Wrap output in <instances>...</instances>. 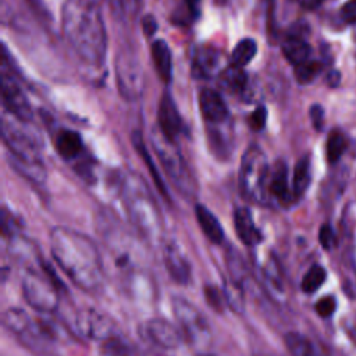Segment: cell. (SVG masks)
I'll use <instances>...</instances> for the list:
<instances>
[{
  "instance_id": "cell-1",
  "label": "cell",
  "mask_w": 356,
  "mask_h": 356,
  "mask_svg": "<svg viewBox=\"0 0 356 356\" xmlns=\"http://www.w3.org/2000/svg\"><path fill=\"white\" fill-rule=\"evenodd\" d=\"M51 256L71 281L85 291L96 289L103 280L102 256L95 242L82 232L54 227L50 232Z\"/></svg>"
},
{
  "instance_id": "cell-2",
  "label": "cell",
  "mask_w": 356,
  "mask_h": 356,
  "mask_svg": "<svg viewBox=\"0 0 356 356\" xmlns=\"http://www.w3.org/2000/svg\"><path fill=\"white\" fill-rule=\"evenodd\" d=\"M65 35L75 46L76 51L88 61H99L104 56L106 38L100 14L90 8H65Z\"/></svg>"
},
{
  "instance_id": "cell-3",
  "label": "cell",
  "mask_w": 356,
  "mask_h": 356,
  "mask_svg": "<svg viewBox=\"0 0 356 356\" xmlns=\"http://www.w3.org/2000/svg\"><path fill=\"white\" fill-rule=\"evenodd\" d=\"M270 175V167L261 149L252 145L242 156L239 167V188L242 195L254 202L264 204L268 202L267 182Z\"/></svg>"
},
{
  "instance_id": "cell-4",
  "label": "cell",
  "mask_w": 356,
  "mask_h": 356,
  "mask_svg": "<svg viewBox=\"0 0 356 356\" xmlns=\"http://www.w3.org/2000/svg\"><path fill=\"white\" fill-rule=\"evenodd\" d=\"M42 271L29 270L22 278V295L25 300L40 313H50L58 305V288H63L57 274L43 261Z\"/></svg>"
},
{
  "instance_id": "cell-5",
  "label": "cell",
  "mask_w": 356,
  "mask_h": 356,
  "mask_svg": "<svg viewBox=\"0 0 356 356\" xmlns=\"http://www.w3.org/2000/svg\"><path fill=\"white\" fill-rule=\"evenodd\" d=\"M172 310L188 341H191L192 343H202L207 341V338L210 337L207 321L191 302L182 298H174Z\"/></svg>"
},
{
  "instance_id": "cell-6",
  "label": "cell",
  "mask_w": 356,
  "mask_h": 356,
  "mask_svg": "<svg viewBox=\"0 0 356 356\" xmlns=\"http://www.w3.org/2000/svg\"><path fill=\"white\" fill-rule=\"evenodd\" d=\"M153 145L157 150V154L161 160V164L164 165L165 171L171 177V179L179 186L182 191H191V178L186 174L185 163L177 150L175 142H171L167 139L161 132H159L156 136L153 135Z\"/></svg>"
},
{
  "instance_id": "cell-7",
  "label": "cell",
  "mask_w": 356,
  "mask_h": 356,
  "mask_svg": "<svg viewBox=\"0 0 356 356\" xmlns=\"http://www.w3.org/2000/svg\"><path fill=\"white\" fill-rule=\"evenodd\" d=\"M117 83L120 92L127 99H135L142 93L143 72L138 58L132 54H118L115 61Z\"/></svg>"
},
{
  "instance_id": "cell-8",
  "label": "cell",
  "mask_w": 356,
  "mask_h": 356,
  "mask_svg": "<svg viewBox=\"0 0 356 356\" xmlns=\"http://www.w3.org/2000/svg\"><path fill=\"white\" fill-rule=\"evenodd\" d=\"M127 204L136 224L142 229H146L147 234H152L156 227V211L149 193L143 192V188L138 185H129Z\"/></svg>"
},
{
  "instance_id": "cell-9",
  "label": "cell",
  "mask_w": 356,
  "mask_h": 356,
  "mask_svg": "<svg viewBox=\"0 0 356 356\" xmlns=\"http://www.w3.org/2000/svg\"><path fill=\"white\" fill-rule=\"evenodd\" d=\"M140 335L150 343L161 349H174L181 343L178 328L164 318H152L145 321L139 330Z\"/></svg>"
},
{
  "instance_id": "cell-10",
  "label": "cell",
  "mask_w": 356,
  "mask_h": 356,
  "mask_svg": "<svg viewBox=\"0 0 356 356\" xmlns=\"http://www.w3.org/2000/svg\"><path fill=\"white\" fill-rule=\"evenodd\" d=\"M75 331L89 339H108L111 335V323L107 317L95 309H82L75 316Z\"/></svg>"
},
{
  "instance_id": "cell-11",
  "label": "cell",
  "mask_w": 356,
  "mask_h": 356,
  "mask_svg": "<svg viewBox=\"0 0 356 356\" xmlns=\"http://www.w3.org/2000/svg\"><path fill=\"white\" fill-rule=\"evenodd\" d=\"M1 97L4 107L17 118L29 122L33 117L31 104L21 88L8 76H1Z\"/></svg>"
},
{
  "instance_id": "cell-12",
  "label": "cell",
  "mask_w": 356,
  "mask_h": 356,
  "mask_svg": "<svg viewBox=\"0 0 356 356\" xmlns=\"http://www.w3.org/2000/svg\"><path fill=\"white\" fill-rule=\"evenodd\" d=\"M157 124L160 132L171 142H177L184 129V124L178 113V108L168 93H164L160 100L157 111Z\"/></svg>"
},
{
  "instance_id": "cell-13",
  "label": "cell",
  "mask_w": 356,
  "mask_h": 356,
  "mask_svg": "<svg viewBox=\"0 0 356 356\" xmlns=\"http://www.w3.org/2000/svg\"><path fill=\"white\" fill-rule=\"evenodd\" d=\"M165 268L170 277L179 285H186L191 280V263L175 243H168L164 250Z\"/></svg>"
},
{
  "instance_id": "cell-14",
  "label": "cell",
  "mask_w": 356,
  "mask_h": 356,
  "mask_svg": "<svg viewBox=\"0 0 356 356\" xmlns=\"http://www.w3.org/2000/svg\"><path fill=\"white\" fill-rule=\"evenodd\" d=\"M199 107L206 121L218 124L227 120L228 107L221 95L214 89H203L199 95Z\"/></svg>"
},
{
  "instance_id": "cell-15",
  "label": "cell",
  "mask_w": 356,
  "mask_h": 356,
  "mask_svg": "<svg viewBox=\"0 0 356 356\" xmlns=\"http://www.w3.org/2000/svg\"><path fill=\"white\" fill-rule=\"evenodd\" d=\"M234 225L239 241L246 246H257L263 236L253 221V216L248 207H236L234 211Z\"/></svg>"
},
{
  "instance_id": "cell-16",
  "label": "cell",
  "mask_w": 356,
  "mask_h": 356,
  "mask_svg": "<svg viewBox=\"0 0 356 356\" xmlns=\"http://www.w3.org/2000/svg\"><path fill=\"white\" fill-rule=\"evenodd\" d=\"M268 197H275L280 203L286 204L291 202L292 196L288 185V168L282 160H277L270 168L268 182H267Z\"/></svg>"
},
{
  "instance_id": "cell-17",
  "label": "cell",
  "mask_w": 356,
  "mask_h": 356,
  "mask_svg": "<svg viewBox=\"0 0 356 356\" xmlns=\"http://www.w3.org/2000/svg\"><path fill=\"white\" fill-rule=\"evenodd\" d=\"M150 51L157 75L164 83H170L172 76V57L167 42L163 39H157L156 42H153Z\"/></svg>"
},
{
  "instance_id": "cell-18",
  "label": "cell",
  "mask_w": 356,
  "mask_h": 356,
  "mask_svg": "<svg viewBox=\"0 0 356 356\" xmlns=\"http://www.w3.org/2000/svg\"><path fill=\"white\" fill-rule=\"evenodd\" d=\"M54 146L57 153L64 160H74L83 150V142L81 135L71 129H61L54 139Z\"/></svg>"
},
{
  "instance_id": "cell-19",
  "label": "cell",
  "mask_w": 356,
  "mask_h": 356,
  "mask_svg": "<svg viewBox=\"0 0 356 356\" xmlns=\"http://www.w3.org/2000/svg\"><path fill=\"white\" fill-rule=\"evenodd\" d=\"M195 213H196V220L203 234L206 235V238L211 243H216V245L221 243L224 239V229L220 221L217 220V217L204 204H196Z\"/></svg>"
},
{
  "instance_id": "cell-20",
  "label": "cell",
  "mask_w": 356,
  "mask_h": 356,
  "mask_svg": "<svg viewBox=\"0 0 356 356\" xmlns=\"http://www.w3.org/2000/svg\"><path fill=\"white\" fill-rule=\"evenodd\" d=\"M220 53L213 47L199 49L193 58V75L207 78L220 70Z\"/></svg>"
},
{
  "instance_id": "cell-21",
  "label": "cell",
  "mask_w": 356,
  "mask_h": 356,
  "mask_svg": "<svg viewBox=\"0 0 356 356\" xmlns=\"http://www.w3.org/2000/svg\"><path fill=\"white\" fill-rule=\"evenodd\" d=\"M282 54L285 56V58L293 64H302L305 61L309 60L312 49L310 46L300 38H289L282 43Z\"/></svg>"
},
{
  "instance_id": "cell-22",
  "label": "cell",
  "mask_w": 356,
  "mask_h": 356,
  "mask_svg": "<svg viewBox=\"0 0 356 356\" xmlns=\"http://www.w3.org/2000/svg\"><path fill=\"white\" fill-rule=\"evenodd\" d=\"M132 145H134V147L136 149V152L139 153V156L143 159V161H146V165L149 167L150 175H152L153 181L156 182L157 189L160 191V193H161L164 197H168V192H167V188H165V185H164V182H163V178H161V175L159 174L156 165L153 164V160H152V157H150V154H149V152H147V149H146V146H145L143 138H142V135H140L139 131H135V132L132 134Z\"/></svg>"
},
{
  "instance_id": "cell-23",
  "label": "cell",
  "mask_w": 356,
  "mask_h": 356,
  "mask_svg": "<svg viewBox=\"0 0 356 356\" xmlns=\"http://www.w3.org/2000/svg\"><path fill=\"white\" fill-rule=\"evenodd\" d=\"M310 184V160L309 156H303L298 160L293 168L292 178V195L293 197H300Z\"/></svg>"
},
{
  "instance_id": "cell-24",
  "label": "cell",
  "mask_w": 356,
  "mask_h": 356,
  "mask_svg": "<svg viewBox=\"0 0 356 356\" xmlns=\"http://www.w3.org/2000/svg\"><path fill=\"white\" fill-rule=\"evenodd\" d=\"M257 53V43L252 38H245L236 43L231 53L232 67L242 68L248 65Z\"/></svg>"
},
{
  "instance_id": "cell-25",
  "label": "cell",
  "mask_w": 356,
  "mask_h": 356,
  "mask_svg": "<svg viewBox=\"0 0 356 356\" xmlns=\"http://www.w3.org/2000/svg\"><path fill=\"white\" fill-rule=\"evenodd\" d=\"M3 323L8 327V330H11L13 332L21 337H24L32 325L31 318L21 309H8L3 314Z\"/></svg>"
},
{
  "instance_id": "cell-26",
  "label": "cell",
  "mask_w": 356,
  "mask_h": 356,
  "mask_svg": "<svg viewBox=\"0 0 356 356\" xmlns=\"http://www.w3.org/2000/svg\"><path fill=\"white\" fill-rule=\"evenodd\" d=\"M346 146H348V142H346V138L343 136V134L338 129L331 131V134L328 135V139H327V145H325L327 160L331 164L337 163L341 159V156L343 154V152L346 150Z\"/></svg>"
},
{
  "instance_id": "cell-27",
  "label": "cell",
  "mask_w": 356,
  "mask_h": 356,
  "mask_svg": "<svg viewBox=\"0 0 356 356\" xmlns=\"http://www.w3.org/2000/svg\"><path fill=\"white\" fill-rule=\"evenodd\" d=\"M285 345L292 356H313L310 341L299 332H288L285 335Z\"/></svg>"
},
{
  "instance_id": "cell-28",
  "label": "cell",
  "mask_w": 356,
  "mask_h": 356,
  "mask_svg": "<svg viewBox=\"0 0 356 356\" xmlns=\"http://www.w3.org/2000/svg\"><path fill=\"white\" fill-rule=\"evenodd\" d=\"M327 278V273L325 270L318 266V264H313L307 273L305 274V277L302 278V291L306 293H313L316 292L325 281Z\"/></svg>"
},
{
  "instance_id": "cell-29",
  "label": "cell",
  "mask_w": 356,
  "mask_h": 356,
  "mask_svg": "<svg viewBox=\"0 0 356 356\" xmlns=\"http://www.w3.org/2000/svg\"><path fill=\"white\" fill-rule=\"evenodd\" d=\"M224 299L225 302L229 305V307L235 309L236 312H242L243 307V289H242V284L231 280H225L224 284Z\"/></svg>"
},
{
  "instance_id": "cell-30",
  "label": "cell",
  "mask_w": 356,
  "mask_h": 356,
  "mask_svg": "<svg viewBox=\"0 0 356 356\" xmlns=\"http://www.w3.org/2000/svg\"><path fill=\"white\" fill-rule=\"evenodd\" d=\"M321 64L318 61L314 60H307L302 64L295 65V78L299 83L305 85V83H310L321 71Z\"/></svg>"
},
{
  "instance_id": "cell-31",
  "label": "cell",
  "mask_w": 356,
  "mask_h": 356,
  "mask_svg": "<svg viewBox=\"0 0 356 356\" xmlns=\"http://www.w3.org/2000/svg\"><path fill=\"white\" fill-rule=\"evenodd\" d=\"M197 15V1L196 0H185L172 14V22L178 25L191 24Z\"/></svg>"
},
{
  "instance_id": "cell-32",
  "label": "cell",
  "mask_w": 356,
  "mask_h": 356,
  "mask_svg": "<svg viewBox=\"0 0 356 356\" xmlns=\"http://www.w3.org/2000/svg\"><path fill=\"white\" fill-rule=\"evenodd\" d=\"M245 82H246V75L241 71V68L232 67V70L227 72L225 83L231 88V90H234V92L243 90Z\"/></svg>"
},
{
  "instance_id": "cell-33",
  "label": "cell",
  "mask_w": 356,
  "mask_h": 356,
  "mask_svg": "<svg viewBox=\"0 0 356 356\" xmlns=\"http://www.w3.org/2000/svg\"><path fill=\"white\" fill-rule=\"evenodd\" d=\"M266 121H267V110L264 106L256 107V110L248 118L249 127L253 131H261L266 127Z\"/></svg>"
},
{
  "instance_id": "cell-34",
  "label": "cell",
  "mask_w": 356,
  "mask_h": 356,
  "mask_svg": "<svg viewBox=\"0 0 356 356\" xmlns=\"http://www.w3.org/2000/svg\"><path fill=\"white\" fill-rule=\"evenodd\" d=\"M204 298H206V302L210 305V307H213L217 312L222 310L224 293H221L217 288H214L211 285H206L204 286Z\"/></svg>"
},
{
  "instance_id": "cell-35",
  "label": "cell",
  "mask_w": 356,
  "mask_h": 356,
  "mask_svg": "<svg viewBox=\"0 0 356 356\" xmlns=\"http://www.w3.org/2000/svg\"><path fill=\"white\" fill-rule=\"evenodd\" d=\"M318 241L320 245L325 249V250H331L335 245V232L331 228V225L328 224H323L320 231H318Z\"/></svg>"
},
{
  "instance_id": "cell-36",
  "label": "cell",
  "mask_w": 356,
  "mask_h": 356,
  "mask_svg": "<svg viewBox=\"0 0 356 356\" xmlns=\"http://www.w3.org/2000/svg\"><path fill=\"white\" fill-rule=\"evenodd\" d=\"M337 307V300L334 296H324L316 303V312L321 317H330Z\"/></svg>"
},
{
  "instance_id": "cell-37",
  "label": "cell",
  "mask_w": 356,
  "mask_h": 356,
  "mask_svg": "<svg viewBox=\"0 0 356 356\" xmlns=\"http://www.w3.org/2000/svg\"><path fill=\"white\" fill-rule=\"evenodd\" d=\"M1 231L4 236H11L17 231L15 218L13 217L11 213L7 211L6 207H3V211H1Z\"/></svg>"
},
{
  "instance_id": "cell-38",
  "label": "cell",
  "mask_w": 356,
  "mask_h": 356,
  "mask_svg": "<svg viewBox=\"0 0 356 356\" xmlns=\"http://www.w3.org/2000/svg\"><path fill=\"white\" fill-rule=\"evenodd\" d=\"M341 17L348 24H356V0H348L342 6Z\"/></svg>"
},
{
  "instance_id": "cell-39",
  "label": "cell",
  "mask_w": 356,
  "mask_h": 356,
  "mask_svg": "<svg viewBox=\"0 0 356 356\" xmlns=\"http://www.w3.org/2000/svg\"><path fill=\"white\" fill-rule=\"evenodd\" d=\"M310 120L313 122L314 129L321 131L324 125V110L320 104H313L310 107Z\"/></svg>"
},
{
  "instance_id": "cell-40",
  "label": "cell",
  "mask_w": 356,
  "mask_h": 356,
  "mask_svg": "<svg viewBox=\"0 0 356 356\" xmlns=\"http://www.w3.org/2000/svg\"><path fill=\"white\" fill-rule=\"evenodd\" d=\"M142 28L147 36H152L157 31V21L152 14H146L142 19Z\"/></svg>"
},
{
  "instance_id": "cell-41",
  "label": "cell",
  "mask_w": 356,
  "mask_h": 356,
  "mask_svg": "<svg viewBox=\"0 0 356 356\" xmlns=\"http://www.w3.org/2000/svg\"><path fill=\"white\" fill-rule=\"evenodd\" d=\"M327 78H328L327 82H328V85H331V86H337V85L339 83V81H341V75H339L338 71H331Z\"/></svg>"
}]
</instances>
